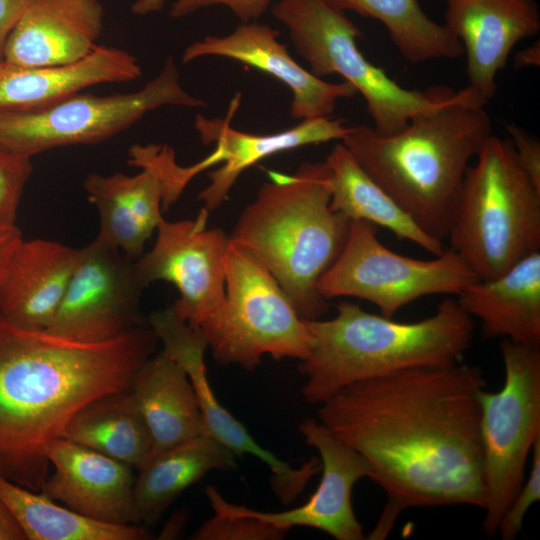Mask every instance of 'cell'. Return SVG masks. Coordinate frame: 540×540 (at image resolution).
Segmentation results:
<instances>
[{"mask_svg": "<svg viewBox=\"0 0 540 540\" xmlns=\"http://www.w3.org/2000/svg\"><path fill=\"white\" fill-rule=\"evenodd\" d=\"M514 68L517 70L528 67H539L540 64V43L534 42L530 46L518 51L514 55Z\"/></svg>", "mask_w": 540, "mask_h": 540, "instance_id": "f35d334b", "label": "cell"}, {"mask_svg": "<svg viewBox=\"0 0 540 540\" xmlns=\"http://www.w3.org/2000/svg\"><path fill=\"white\" fill-rule=\"evenodd\" d=\"M479 278L452 249L430 260L396 253L378 238V227L350 220L345 245L317 284L326 300L349 296L371 302L393 318L415 300L438 294L458 295Z\"/></svg>", "mask_w": 540, "mask_h": 540, "instance_id": "8fae6325", "label": "cell"}, {"mask_svg": "<svg viewBox=\"0 0 540 540\" xmlns=\"http://www.w3.org/2000/svg\"><path fill=\"white\" fill-rule=\"evenodd\" d=\"M279 32L258 21L240 23L224 36L208 35L188 45L182 62L215 56L243 63L273 76L292 93L290 115L296 120L329 117L338 100L357 91L348 82L331 83L300 66L277 36Z\"/></svg>", "mask_w": 540, "mask_h": 540, "instance_id": "e0dca14e", "label": "cell"}, {"mask_svg": "<svg viewBox=\"0 0 540 540\" xmlns=\"http://www.w3.org/2000/svg\"><path fill=\"white\" fill-rule=\"evenodd\" d=\"M135 261L96 238L80 248L63 300L46 331L98 343L145 325L140 304L146 287Z\"/></svg>", "mask_w": 540, "mask_h": 540, "instance_id": "4fadbf2b", "label": "cell"}, {"mask_svg": "<svg viewBox=\"0 0 540 540\" xmlns=\"http://www.w3.org/2000/svg\"><path fill=\"white\" fill-rule=\"evenodd\" d=\"M269 174L229 240L267 268L301 318L319 319L328 304L317 284L341 253L350 220L330 207L325 162H304L291 175Z\"/></svg>", "mask_w": 540, "mask_h": 540, "instance_id": "5b68a950", "label": "cell"}, {"mask_svg": "<svg viewBox=\"0 0 540 540\" xmlns=\"http://www.w3.org/2000/svg\"><path fill=\"white\" fill-rule=\"evenodd\" d=\"M29 0H0V62L6 40Z\"/></svg>", "mask_w": 540, "mask_h": 540, "instance_id": "8d00e7d4", "label": "cell"}, {"mask_svg": "<svg viewBox=\"0 0 540 540\" xmlns=\"http://www.w3.org/2000/svg\"><path fill=\"white\" fill-rule=\"evenodd\" d=\"M148 324L162 343L163 351L188 376L208 433L236 456L250 454L263 461L273 474V489L279 499L286 504L294 501L320 470L319 461L311 459L301 467L292 468L261 447L244 425L219 403L207 377L204 355L208 345L199 328L181 319L171 306L153 312Z\"/></svg>", "mask_w": 540, "mask_h": 540, "instance_id": "2e32d148", "label": "cell"}, {"mask_svg": "<svg viewBox=\"0 0 540 540\" xmlns=\"http://www.w3.org/2000/svg\"><path fill=\"white\" fill-rule=\"evenodd\" d=\"M129 391L148 426L154 452L209 434L188 376L163 350L142 364Z\"/></svg>", "mask_w": 540, "mask_h": 540, "instance_id": "d4e9b609", "label": "cell"}, {"mask_svg": "<svg viewBox=\"0 0 540 540\" xmlns=\"http://www.w3.org/2000/svg\"><path fill=\"white\" fill-rule=\"evenodd\" d=\"M54 471L40 492L91 519L111 524H136V477L132 467L66 438L46 446Z\"/></svg>", "mask_w": 540, "mask_h": 540, "instance_id": "d6986e66", "label": "cell"}, {"mask_svg": "<svg viewBox=\"0 0 540 540\" xmlns=\"http://www.w3.org/2000/svg\"><path fill=\"white\" fill-rule=\"evenodd\" d=\"M236 457L210 434L154 452L135 479L134 501L139 521L155 524L183 491L207 473L235 469Z\"/></svg>", "mask_w": 540, "mask_h": 540, "instance_id": "484cf974", "label": "cell"}, {"mask_svg": "<svg viewBox=\"0 0 540 540\" xmlns=\"http://www.w3.org/2000/svg\"><path fill=\"white\" fill-rule=\"evenodd\" d=\"M158 342L149 325L87 343L0 316V475L40 491L50 469L46 446L83 406L129 390Z\"/></svg>", "mask_w": 540, "mask_h": 540, "instance_id": "7a4b0ae2", "label": "cell"}, {"mask_svg": "<svg viewBox=\"0 0 540 540\" xmlns=\"http://www.w3.org/2000/svg\"><path fill=\"white\" fill-rule=\"evenodd\" d=\"M287 530L242 514L216 513L194 533L196 540H277Z\"/></svg>", "mask_w": 540, "mask_h": 540, "instance_id": "4dcf8cb0", "label": "cell"}, {"mask_svg": "<svg viewBox=\"0 0 540 540\" xmlns=\"http://www.w3.org/2000/svg\"><path fill=\"white\" fill-rule=\"evenodd\" d=\"M480 280L496 278L540 249V190L509 139L492 135L469 165L447 237Z\"/></svg>", "mask_w": 540, "mask_h": 540, "instance_id": "8992f818", "label": "cell"}, {"mask_svg": "<svg viewBox=\"0 0 540 540\" xmlns=\"http://www.w3.org/2000/svg\"><path fill=\"white\" fill-rule=\"evenodd\" d=\"M224 265L225 306L200 328L214 360L244 369H254L265 355L303 360L310 341L305 319L273 275L231 242Z\"/></svg>", "mask_w": 540, "mask_h": 540, "instance_id": "ba28073f", "label": "cell"}, {"mask_svg": "<svg viewBox=\"0 0 540 540\" xmlns=\"http://www.w3.org/2000/svg\"><path fill=\"white\" fill-rule=\"evenodd\" d=\"M331 184L330 207L349 220H363L410 241L434 256L445 250L442 241L422 231L396 201L355 161L338 142L325 159Z\"/></svg>", "mask_w": 540, "mask_h": 540, "instance_id": "4316f807", "label": "cell"}, {"mask_svg": "<svg viewBox=\"0 0 540 540\" xmlns=\"http://www.w3.org/2000/svg\"><path fill=\"white\" fill-rule=\"evenodd\" d=\"M0 540H26L23 530L0 499Z\"/></svg>", "mask_w": 540, "mask_h": 540, "instance_id": "74e56055", "label": "cell"}, {"mask_svg": "<svg viewBox=\"0 0 540 540\" xmlns=\"http://www.w3.org/2000/svg\"><path fill=\"white\" fill-rule=\"evenodd\" d=\"M240 95L230 103L225 119H209L201 114L194 126L203 144H216L205 158L190 166H180L169 146L156 151L149 167L158 177L163 191L162 206L167 210L182 194L188 183L200 172L222 163L208 173L209 183L198 199L208 212L217 209L227 198L239 176L249 167L274 154L311 144L341 141L350 129L340 118L322 117L302 120L292 128L273 134H252L234 129L230 121L239 106Z\"/></svg>", "mask_w": 540, "mask_h": 540, "instance_id": "7c38bea8", "label": "cell"}, {"mask_svg": "<svg viewBox=\"0 0 540 540\" xmlns=\"http://www.w3.org/2000/svg\"><path fill=\"white\" fill-rule=\"evenodd\" d=\"M273 0H175L170 16L181 18L210 6H225L241 23L258 21L268 10Z\"/></svg>", "mask_w": 540, "mask_h": 540, "instance_id": "836d02e7", "label": "cell"}, {"mask_svg": "<svg viewBox=\"0 0 540 540\" xmlns=\"http://www.w3.org/2000/svg\"><path fill=\"white\" fill-rule=\"evenodd\" d=\"M142 74L137 58L124 49L97 45L85 58L56 66L0 62V111H27L53 105L84 89L125 83Z\"/></svg>", "mask_w": 540, "mask_h": 540, "instance_id": "44dd1931", "label": "cell"}, {"mask_svg": "<svg viewBox=\"0 0 540 540\" xmlns=\"http://www.w3.org/2000/svg\"><path fill=\"white\" fill-rule=\"evenodd\" d=\"M165 0H136L132 7V13L136 15H146L157 12L164 6Z\"/></svg>", "mask_w": 540, "mask_h": 540, "instance_id": "ab89813d", "label": "cell"}, {"mask_svg": "<svg viewBox=\"0 0 540 540\" xmlns=\"http://www.w3.org/2000/svg\"><path fill=\"white\" fill-rule=\"evenodd\" d=\"M457 296L461 308L480 320L484 337L540 347L539 251L496 278L478 279Z\"/></svg>", "mask_w": 540, "mask_h": 540, "instance_id": "603a6c76", "label": "cell"}, {"mask_svg": "<svg viewBox=\"0 0 540 540\" xmlns=\"http://www.w3.org/2000/svg\"><path fill=\"white\" fill-rule=\"evenodd\" d=\"M103 17L98 0H29L8 35L3 60L33 67L79 61L97 46Z\"/></svg>", "mask_w": 540, "mask_h": 540, "instance_id": "ffe728a7", "label": "cell"}, {"mask_svg": "<svg viewBox=\"0 0 540 540\" xmlns=\"http://www.w3.org/2000/svg\"><path fill=\"white\" fill-rule=\"evenodd\" d=\"M83 187L99 216L96 239L133 260L141 257L163 218V193L157 176L149 169L133 176L89 173Z\"/></svg>", "mask_w": 540, "mask_h": 540, "instance_id": "cb8c5ba5", "label": "cell"}, {"mask_svg": "<svg viewBox=\"0 0 540 540\" xmlns=\"http://www.w3.org/2000/svg\"><path fill=\"white\" fill-rule=\"evenodd\" d=\"M271 11L288 29L314 76L339 75L363 96L379 134L401 131L414 116L440 106L456 92L444 86L425 91L401 86L363 55L356 44L361 30L324 0H279Z\"/></svg>", "mask_w": 540, "mask_h": 540, "instance_id": "52a82bcc", "label": "cell"}, {"mask_svg": "<svg viewBox=\"0 0 540 540\" xmlns=\"http://www.w3.org/2000/svg\"><path fill=\"white\" fill-rule=\"evenodd\" d=\"M299 430L321 459L320 483L306 503L281 512L259 511L229 503L215 487L208 486L205 494L211 507L216 513L251 516L287 531L293 527H308L337 540L364 539L363 527L354 513L352 491L360 479L371 478V465L318 420L304 419Z\"/></svg>", "mask_w": 540, "mask_h": 540, "instance_id": "9a60e30c", "label": "cell"}, {"mask_svg": "<svg viewBox=\"0 0 540 540\" xmlns=\"http://www.w3.org/2000/svg\"><path fill=\"white\" fill-rule=\"evenodd\" d=\"M0 499L24 532L26 540H145L149 532L135 524L104 523L58 504L40 491L0 475Z\"/></svg>", "mask_w": 540, "mask_h": 540, "instance_id": "f1b7e54d", "label": "cell"}, {"mask_svg": "<svg viewBox=\"0 0 540 540\" xmlns=\"http://www.w3.org/2000/svg\"><path fill=\"white\" fill-rule=\"evenodd\" d=\"M79 249L35 238L21 242L0 294V316L28 330H46L65 295Z\"/></svg>", "mask_w": 540, "mask_h": 540, "instance_id": "7402d4cb", "label": "cell"}, {"mask_svg": "<svg viewBox=\"0 0 540 540\" xmlns=\"http://www.w3.org/2000/svg\"><path fill=\"white\" fill-rule=\"evenodd\" d=\"M133 146H134V145H133ZM133 146H132V147H133ZM132 147H131V148H132ZM131 148H130V150H131ZM130 150H129V152H130ZM128 163H129V154H128ZM129 165H130V164H129Z\"/></svg>", "mask_w": 540, "mask_h": 540, "instance_id": "60d3db41", "label": "cell"}, {"mask_svg": "<svg viewBox=\"0 0 540 540\" xmlns=\"http://www.w3.org/2000/svg\"><path fill=\"white\" fill-rule=\"evenodd\" d=\"M332 8L353 11L381 22L404 59L418 64L463 55L459 40L432 20L418 0H324Z\"/></svg>", "mask_w": 540, "mask_h": 540, "instance_id": "f546056e", "label": "cell"}, {"mask_svg": "<svg viewBox=\"0 0 540 540\" xmlns=\"http://www.w3.org/2000/svg\"><path fill=\"white\" fill-rule=\"evenodd\" d=\"M482 370L463 362L397 371L349 385L319 404L321 422L371 465L387 495L369 540L409 508H484Z\"/></svg>", "mask_w": 540, "mask_h": 540, "instance_id": "6da1fadb", "label": "cell"}, {"mask_svg": "<svg viewBox=\"0 0 540 540\" xmlns=\"http://www.w3.org/2000/svg\"><path fill=\"white\" fill-rule=\"evenodd\" d=\"M305 323L309 350L298 370L305 376L304 400L318 405L357 382L463 362L475 329L473 318L452 298L416 322H398L341 302L333 318Z\"/></svg>", "mask_w": 540, "mask_h": 540, "instance_id": "277c9868", "label": "cell"}, {"mask_svg": "<svg viewBox=\"0 0 540 540\" xmlns=\"http://www.w3.org/2000/svg\"><path fill=\"white\" fill-rule=\"evenodd\" d=\"M31 172L30 157L0 147V224H15Z\"/></svg>", "mask_w": 540, "mask_h": 540, "instance_id": "1f68e13d", "label": "cell"}, {"mask_svg": "<svg viewBox=\"0 0 540 540\" xmlns=\"http://www.w3.org/2000/svg\"><path fill=\"white\" fill-rule=\"evenodd\" d=\"M500 352L503 386L496 392L483 389L479 396L485 497L482 529L488 537L498 532L540 438V347L502 339Z\"/></svg>", "mask_w": 540, "mask_h": 540, "instance_id": "9c48e42d", "label": "cell"}, {"mask_svg": "<svg viewBox=\"0 0 540 540\" xmlns=\"http://www.w3.org/2000/svg\"><path fill=\"white\" fill-rule=\"evenodd\" d=\"M487 103L466 86L397 133L350 126L340 142L422 231L444 242L470 161L493 135Z\"/></svg>", "mask_w": 540, "mask_h": 540, "instance_id": "3957f363", "label": "cell"}, {"mask_svg": "<svg viewBox=\"0 0 540 540\" xmlns=\"http://www.w3.org/2000/svg\"><path fill=\"white\" fill-rule=\"evenodd\" d=\"M540 499V438L531 452L529 476L510 502L498 526L503 540L515 539L522 530L523 520L533 505Z\"/></svg>", "mask_w": 540, "mask_h": 540, "instance_id": "d6a6232c", "label": "cell"}, {"mask_svg": "<svg viewBox=\"0 0 540 540\" xmlns=\"http://www.w3.org/2000/svg\"><path fill=\"white\" fill-rule=\"evenodd\" d=\"M23 241L16 224H0V294L14 253Z\"/></svg>", "mask_w": 540, "mask_h": 540, "instance_id": "d590c367", "label": "cell"}, {"mask_svg": "<svg viewBox=\"0 0 540 540\" xmlns=\"http://www.w3.org/2000/svg\"><path fill=\"white\" fill-rule=\"evenodd\" d=\"M505 129L521 168L533 185L540 190L539 139L514 123H507Z\"/></svg>", "mask_w": 540, "mask_h": 540, "instance_id": "e575fe53", "label": "cell"}, {"mask_svg": "<svg viewBox=\"0 0 540 540\" xmlns=\"http://www.w3.org/2000/svg\"><path fill=\"white\" fill-rule=\"evenodd\" d=\"M63 438L139 470L154 453L148 426L129 390L98 397L78 410Z\"/></svg>", "mask_w": 540, "mask_h": 540, "instance_id": "83f0119b", "label": "cell"}, {"mask_svg": "<svg viewBox=\"0 0 540 540\" xmlns=\"http://www.w3.org/2000/svg\"><path fill=\"white\" fill-rule=\"evenodd\" d=\"M207 218L204 208L194 220L163 217L153 247L135 261L145 287L166 281L178 289L180 297L171 307L199 329L222 312L226 301L224 260L230 241L222 230L208 229Z\"/></svg>", "mask_w": 540, "mask_h": 540, "instance_id": "5bb4252c", "label": "cell"}, {"mask_svg": "<svg viewBox=\"0 0 540 540\" xmlns=\"http://www.w3.org/2000/svg\"><path fill=\"white\" fill-rule=\"evenodd\" d=\"M179 78L169 57L161 71L135 92L78 93L40 109L0 111V147L31 158L59 147L108 140L162 106H205L202 99L183 89Z\"/></svg>", "mask_w": 540, "mask_h": 540, "instance_id": "30bf717a", "label": "cell"}, {"mask_svg": "<svg viewBox=\"0 0 540 540\" xmlns=\"http://www.w3.org/2000/svg\"><path fill=\"white\" fill-rule=\"evenodd\" d=\"M443 23L461 43L468 87L489 102L515 45L540 31L534 0H444Z\"/></svg>", "mask_w": 540, "mask_h": 540, "instance_id": "ac0fdd59", "label": "cell"}]
</instances>
